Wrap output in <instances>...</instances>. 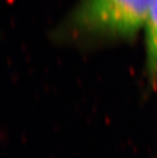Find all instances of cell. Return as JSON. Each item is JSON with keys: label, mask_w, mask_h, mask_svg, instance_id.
Returning <instances> with one entry per match:
<instances>
[{"label": "cell", "mask_w": 157, "mask_h": 158, "mask_svg": "<svg viewBox=\"0 0 157 158\" xmlns=\"http://www.w3.org/2000/svg\"><path fill=\"white\" fill-rule=\"evenodd\" d=\"M154 0H79L60 25V38L130 41L143 28Z\"/></svg>", "instance_id": "obj_1"}, {"label": "cell", "mask_w": 157, "mask_h": 158, "mask_svg": "<svg viewBox=\"0 0 157 158\" xmlns=\"http://www.w3.org/2000/svg\"><path fill=\"white\" fill-rule=\"evenodd\" d=\"M146 72L151 87L157 88V0H154L143 25Z\"/></svg>", "instance_id": "obj_2"}]
</instances>
